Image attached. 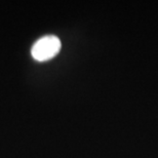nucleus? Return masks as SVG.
<instances>
[{
  "label": "nucleus",
  "mask_w": 158,
  "mask_h": 158,
  "mask_svg": "<svg viewBox=\"0 0 158 158\" xmlns=\"http://www.w3.org/2000/svg\"><path fill=\"white\" fill-rule=\"evenodd\" d=\"M61 40L56 36H44L34 43L31 49V55L36 61L44 62L58 55L61 50Z\"/></svg>",
  "instance_id": "f257e3e1"
}]
</instances>
